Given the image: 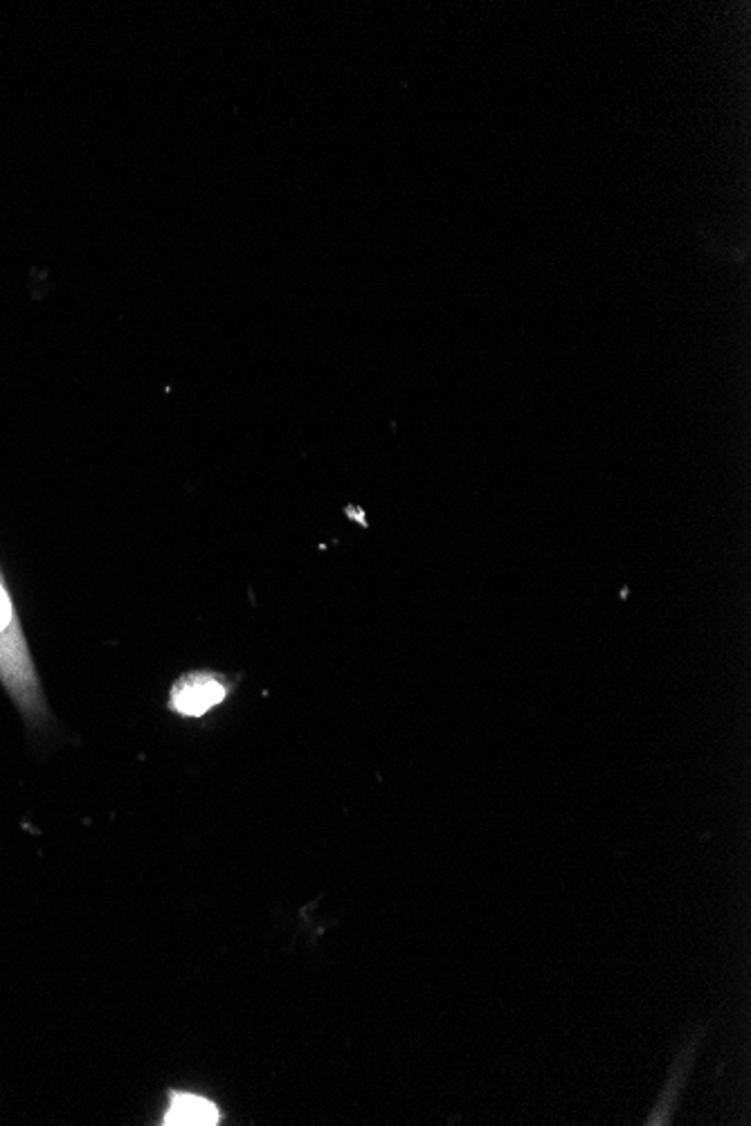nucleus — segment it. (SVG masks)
<instances>
[{
	"label": "nucleus",
	"mask_w": 751,
	"mask_h": 1126,
	"mask_svg": "<svg viewBox=\"0 0 751 1126\" xmlns=\"http://www.w3.org/2000/svg\"><path fill=\"white\" fill-rule=\"evenodd\" d=\"M0 680L21 706L34 708L41 704L36 674L3 576H0Z\"/></svg>",
	"instance_id": "obj_1"
},
{
	"label": "nucleus",
	"mask_w": 751,
	"mask_h": 1126,
	"mask_svg": "<svg viewBox=\"0 0 751 1126\" xmlns=\"http://www.w3.org/2000/svg\"><path fill=\"white\" fill-rule=\"evenodd\" d=\"M228 689L212 672H190L173 684L171 708L185 717H201L226 700Z\"/></svg>",
	"instance_id": "obj_2"
},
{
	"label": "nucleus",
	"mask_w": 751,
	"mask_h": 1126,
	"mask_svg": "<svg viewBox=\"0 0 751 1126\" xmlns=\"http://www.w3.org/2000/svg\"><path fill=\"white\" fill-rule=\"evenodd\" d=\"M220 1113L218 1108L198 1095L190 1093H175L171 1097L169 1111L162 1117V1124L167 1126H214L218 1124Z\"/></svg>",
	"instance_id": "obj_3"
}]
</instances>
